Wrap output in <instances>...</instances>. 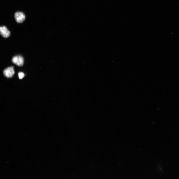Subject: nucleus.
I'll return each instance as SVG.
<instances>
[{
	"instance_id": "nucleus-1",
	"label": "nucleus",
	"mask_w": 179,
	"mask_h": 179,
	"mask_svg": "<svg viewBox=\"0 0 179 179\" xmlns=\"http://www.w3.org/2000/svg\"><path fill=\"white\" fill-rule=\"evenodd\" d=\"M14 17L16 21L18 23L23 22L25 18L24 14L21 12H16L14 14Z\"/></svg>"
},
{
	"instance_id": "nucleus-2",
	"label": "nucleus",
	"mask_w": 179,
	"mask_h": 179,
	"mask_svg": "<svg viewBox=\"0 0 179 179\" xmlns=\"http://www.w3.org/2000/svg\"><path fill=\"white\" fill-rule=\"evenodd\" d=\"M12 61L13 63L19 66H22L24 63V59L21 56L16 55L12 58Z\"/></svg>"
},
{
	"instance_id": "nucleus-3",
	"label": "nucleus",
	"mask_w": 179,
	"mask_h": 179,
	"mask_svg": "<svg viewBox=\"0 0 179 179\" xmlns=\"http://www.w3.org/2000/svg\"><path fill=\"white\" fill-rule=\"evenodd\" d=\"M3 73L4 76L7 78L12 77L14 73L13 67L11 66L6 68L3 71Z\"/></svg>"
},
{
	"instance_id": "nucleus-4",
	"label": "nucleus",
	"mask_w": 179,
	"mask_h": 179,
	"mask_svg": "<svg viewBox=\"0 0 179 179\" xmlns=\"http://www.w3.org/2000/svg\"><path fill=\"white\" fill-rule=\"evenodd\" d=\"M0 31L1 35L4 38L8 37L10 35V31L8 30L6 27L4 26L0 27Z\"/></svg>"
},
{
	"instance_id": "nucleus-5",
	"label": "nucleus",
	"mask_w": 179,
	"mask_h": 179,
	"mask_svg": "<svg viewBox=\"0 0 179 179\" xmlns=\"http://www.w3.org/2000/svg\"><path fill=\"white\" fill-rule=\"evenodd\" d=\"M18 76L20 79H21L24 76V74L22 72H20L18 74Z\"/></svg>"
}]
</instances>
